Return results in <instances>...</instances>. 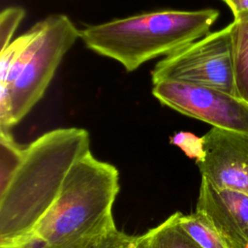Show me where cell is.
<instances>
[{
  "label": "cell",
  "instance_id": "cell-10",
  "mask_svg": "<svg viewBox=\"0 0 248 248\" xmlns=\"http://www.w3.org/2000/svg\"><path fill=\"white\" fill-rule=\"evenodd\" d=\"M180 213H173L144 233L146 248H201L180 227Z\"/></svg>",
  "mask_w": 248,
  "mask_h": 248
},
{
  "label": "cell",
  "instance_id": "cell-7",
  "mask_svg": "<svg viewBox=\"0 0 248 248\" xmlns=\"http://www.w3.org/2000/svg\"><path fill=\"white\" fill-rule=\"evenodd\" d=\"M202 177L217 188L248 194V134L212 127L202 136Z\"/></svg>",
  "mask_w": 248,
  "mask_h": 248
},
{
  "label": "cell",
  "instance_id": "cell-8",
  "mask_svg": "<svg viewBox=\"0 0 248 248\" xmlns=\"http://www.w3.org/2000/svg\"><path fill=\"white\" fill-rule=\"evenodd\" d=\"M196 211L209 220L229 248H248V194L217 188L202 177Z\"/></svg>",
  "mask_w": 248,
  "mask_h": 248
},
{
  "label": "cell",
  "instance_id": "cell-14",
  "mask_svg": "<svg viewBox=\"0 0 248 248\" xmlns=\"http://www.w3.org/2000/svg\"><path fill=\"white\" fill-rule=\"evenodd\" d=\"M171 144L178 146L188 157L195 159L196 162L203 157V140L202 137L188 132L176 133L170 139Z\"/></svg>",
  "mask_w": 248,
  "mask_h": 248
},
{
  "label": "cell",
  "instance_id": "cell-2",
  "mask_svg": "<svg viewBox=\"0 0 248 248\" xmlns=\"http://www.w3.org/2000/svg\"><path fill=\"white\" fill-rule=\"evenodd\" d=\"M118 192L117 169L89 152L72 167L53 204L20 248H84L116 228L112 205Z\"/></svg>",
  "mask_w": 248,
  "mask_h": 248
},
{
  "label": "cell",
  "instance_id": "cell-16",
  "mask_svg": "<svg viewBox=\"0 0 248 248\" xmlns=\"http://www.w3.org/2000/svg\"><path fill=\"white\" fill-rule=\"evenodd\" d=\"M139 248H146V240H145V234H141V241Z\"/></svg>",
  "mask_w": 248,
  "mask_h": 248
},
{
  "label": "cell",
  "instance_id": "cell-17",
  "mask_svg": "<svg viewBox=\"0 0 248 248\" xmlns=\"http://www.w3.org/2000/svg\"><path fill=\"white\" fill-rule=\"evenodd\" d=\"M84 248H85V247H84Z\"/></svg>",
  "mask_w": 248,
  "mask_h": 248
},
{
  "label": "cell",
  "instance_id": "cell-15",
  "mask_svg": "<svg viewBox=\"0 0 248 248\" xmlns=\"http://www.w3.org/2000/svg\"><path fill=\"white\" fill-rule=\"evenodd\" d=\"M232 10L233 16L241 13L248 12V0H223Z\"/></svg>",
  "mask_w": 248,
  "mask_h": 248
},
{
  "label": "cell",
  "instance_id": "cell-11",
  "mask_svg": "<svg viewBox=\"0 0 248 248\" xmlns=\"http://www.w3.org/2000/svg\"><path fill=\"white\" fill-rule=\"evenodd\" d=\"M178 222L182 230L201 248H229L218 231L202 213L198 211L189 215L180 213Z\"/></svg>",
  "mask_w": 248,
  "mask_h": 248
},
{
  "label": "cell",
  "instance_id": "cell-3",
  "mask_svg": "<svg viewBox=\"0 0 248 248\" xmlns=\"http://www.w3.org/2000/svg\"><path fill=\"white\" fill-rule=\"evenodd\" d=\"M218 16L213 9L154 11L89 25L80 30V39L89 49L132 72L205 36Z\"/></svg>",
  "mask_w": 248,
  "mask_h": 248
},
{
  "label": "cell",
  "instance_id": "cell-13",
  "mask_svg": "<svg viewBox=\"0 0 248 248\" xmlns=\"http://www.w3.org/2000/svg\"><path fill=\"white\" fill-rule=\"evenodd\" d=\"M25 16L24 9L20 7H9L0 14V42L1 49H4L12 41V38Z\"/></svg>",
  "mask_w": 248,
  "mask_h": 248
},
{
  "label": "cell",
  "instance_id": "cell-9",
  "mask_svg": "<svg viewBox=\"0 0 248 248\" xmlns=\"http://www.w3.org/2000/svg\"><path fill=\"white\" fill-rule=\"evenodd\" d=\"M230 25L235 95L248 104V12L235 15Z\"/></svg>",
  "mask_w": 248,
  "mask_h": 248
},
{
  "label": "cell",
  "instance_id": "cell-1",
  "mask_svg": "<svg viewBox=\"0 0 248 248\" xmlns=\"http://www.w3.org/2000/svg\"><path fill=\"white\" fill-rule=\"evenodd\" d=\"M89 152V133L76 127L51 130L23 146L14 169L0 179V248L29 241L72 167Z\"/></svg>",
  "mask_w": 248,
  "mask_h": 248
},
{
  "label": "cell",
  "instance_id": "cell-4",
  "mask_svg": "<svg viewBox=\"0 0 248 248\" xmlns=\"http://www.w3.org/2000/svg\"><path fill=\"white\" fill-rule=\"evenodd\" d=\"M78 38L80 30L66 15H51L1 51L0 86L7 88L10 95V128L41 100Z\"/></svg>",
  "mask_w": 248,
  "mask_h": 248
},
{
  "label": "cell",
  "instance_id": "cell-12",
  "mask_svg": "<svg viewBox=\"0 0 248 248\" xmlns=\"http://www.w3.org/2000/svg\"><path fill=\"white\" fill-rule=\"evenodd\" d=\"M140 235H130L118 231L116 228L95 238L85 248H139Z\"/></svg>",
  "mask_w": 248,
  "mask_h": 248
},
{
  "label": "cell",
  "instance_id": "cell-5",
  "mask_svg": "<svg viewBox=\"0 0 248 248\" xmlns=\"http://www.w3.org/2000/svg\"><path fill=\"white\" fill-rule=\"evenodd\" d=\"M152 83L188 82L235 95L231 25L178 48L160 60L151 71Z\"/></svg>",
  "mask_w": 248,
  "mask_h": 248
},
{
  "label": "cell",
  "instance_id": "cell-6",
  "mask_svg": "<svg viewBox=\"0 0 248 248\" xmlns=\"http://www.w3.org/2000/svg\"><path fill=\"white\" fill-rule=\"evenodd\" d=\"M152 94L161 104L184 115L212 127L248 134V104L234 95L173 80L153 84Z\"/></svg>",
  "mask_w": 248,
  "mask_h": 248
}]
</instances>
